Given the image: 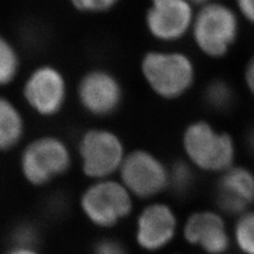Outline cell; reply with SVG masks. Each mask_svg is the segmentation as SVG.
Returning a JSON list of instances; mask_svg holds the SVG:
<instances>
[{
    "label": "cell",
    "mask_w": 254,
    "mask_h": 254,
    "mask_svg": "<svg viewBox=\"0 0 254 254\" xmlns=\"http://www.w3.org/2000/svg\"><path fill=\"white\" fill-rule=\"evenodd\" d=\"M182 147L194 169L222 174L234 166L236 146L231 134L205 121H195L186 127Z\"/></svg>",
    "instance_id": "6da1fadb"
},
{
    "label": "cell",
    "mask_w": 254,
    "mask_h": 254,
    "mask_svg": "<svg viewBox=\"0 0 254 254\" xmlns=\"http://www.w3.org/2000/svg\"><path fill=\"white\" fill-rule=\"evenodd\" d=\"M140 69L150 90L163 100L181 98L196 79L192 59L179 51L147 52L141 60Z\"/></svg>",
    "instance_id": "7a4b0ae2"
},
{
    "label": "cell",
    "mask_w": 254,
    "mask_h": 254,
    "mask_svg": "<svg viewBox=\"0 0 254 254\" xmlns=\"http://www.w3.org/2000/svg\"><path fill=\"white\" fill-rule=\"evenodd\" d=\"M197 3V2H196ZM190 30L194 43L205 57L221 59L235 44L240 22L237 13L220 2H198Z\"/></svg>",
    "instance_id": "3957f363"
},
{
    "label": "cell",
    "mask_w": 254,
    "mask_h": 254,
    "mask_svg": "<svg viewBox=\"0 0 254 254\" xmlns=\"http://www.w3.org/2000/svg\"><path fill=\"white\" fill-rule=\"evenodd\" d=\"M72 164L67 143L59 137L42 136L32 140L20 155V172L30 185L43 187L66 174Z\"/></svg>",
    "instance_id": "277c9868"
},
{
    "label": "cell",
    "mask_w": 254,
    "mask_h": 254,
    "mask_svg": "<svg viewBox=\"0 0 254 254\" xmlns=\"http://www.w3.org/2000/svg\"><path fill=\"white\" fill-rule=\"evenodd\" d=\"M79 205L92 225L111 228L130 215L133 197L120 180L109 178L93 181L81 195Z\"/></svg>",
    "instance_id": "5b68a950"
},
{
    "label": "cell",
    "mask_w": 254,
    "mask_h": 254,
    "mask_svg": "<svg viewBox=\"0 0 254 254\" xmlns=\"http://www.w3.org/2000/svg\"><path fill=\"white\" fill-rule=\"evenodd\" d=\"M77 150L83 173L93 181L109 179L119 173L127 155L121 138L106 128L85 131Z\"/></svg>",
    "instance_id": "8992f818"
},
{
    "label": "cell",
    "mask_w": 254,
    "mask_h": 254,
    "mask_svg": "<svg viewBox=\"0 0 254 254\" xmlns=\"http://www.w3.org/2000/svg\"><path fill=\"white\" fill-rule=\"evenodd\" d=\"M121 184L140 199H149L170 186V169L155 154L134 149L126 155L120 171Z\"/></svg>",
    "instance_id": "52a82bcc"
},
{
    "label": "cell",
    "mask_w": 254,
    "mask_h": 254,
    "mask_svg": "<svg viewBox=\"0 0 254 254\" xmlns=\"http://www.w3.org/2000/svg\"><path fill=\"white\" fill-rule=\"evenodd\" d=\"M67 92L65 76L51 65L39 66L32 71L22 88L28 106L42 117L59 114L66 103Z\"/></svg>",
    "instance_id": "ba28073f"
},
{
    "label": "cell",
    "mask_w": 254,
    "mask_h": 254,
    "mask_svg": "<svg viewBox=\"0 0 254 254\" xmlns=\"http://www.w3.org/2000/svg\"><path fill=\"white\" fill-rule=\"evenodd\" d=\"M196 6L186 0H155L145 13L148 33L162 43H175L190 33Z\"/></svg>",
    "instance_id": "9c48e42d"
},
{
    "label": "cell",
    "mask_w": 254,
    "mask_h": 254,
    "mask_svg": "<svg viewBox=\"0 0 254 254\" xmlns=\"http://www.w3.org/2000/svg\"><path fill=\"white\" fill-rule=\"evenodd\" d=\"M77 99L83 109L93 117H108L120 107L123 88L116 75L104 69H93L79 79Z\"/></svg>",
    "instance_id": "30bf717a"
},
{
    "label": "cell",
    "mask_w": 254,
    "mask_h": 254,
    "mask_svg": "<svg viewBox=\"0 0 254 254\" xmlns=\"http://www.w3.org/2000/svg\"><path fill=\"white\" fill-rule=\"evenodd\" d=\"M177 217L164 202H153L141 211L136 225V241L140 247L155 252L169 246L176 236Z\"/></svg>",
    "instance_id": "8fae6325"
},
{
    "label": "cell",
    "mask_w": 254,
    "mask_h": 254,
    "mask_svg": "<svg viewBox=\"0 0 254 254\" xmlns=\"http://www.w3.org/2000/svg\"><path fill=\"white\" fill-rule=\"evenodd\" d=\"M221 212L241 216L254 203V173L244 166H232L221 174L216 190Z\"/></svg>",
    "instance_id": "7c38bea8"
},
{
    "label": "cell",
    "mask_w": 254,
    "mask_h": 254,
    "mask_svg": "<svg viewBox=\"0 0 254 254\" xmlns=\"http://www.w3.org/2000/svg\"><path fill=\"white\" fill-rule=\"evenodd\" d=\"M184 237L209 254H224L230 246L226 222L214 211H198L190 215L184 227Z\"/></svg>",
    "instance_id": "4fadbf2b"
},
{
    "label": "cell",
    "mask_w": 254,
    "mask_h": 254,
    "mask_svg": "<svg viewBox=\"0 0 254 254\" xmlns=\"http://www.w3.org/2000/svg\"><path fill=\"white\" fill-rule=\"evenodd\" d=\"M25 120L18 107L0 95V152L17 146L25 134Z\"/></svg>",
    "instance_id": "5bb4252c"
},
{
    "label": "cell",
    "mask_w": 254,
    "mask_h": 254,
    "mask_svg": "<svg viewBox=\"0 0 254 254\" xmlns=\"http://www.w3.org/2000/svg\"><path fill=\"white\" fill-rule=\"evenodd\" d=\"M20 67V60L14 46L0 34V87L14 81Z\"/></svg>",
    "instance_id": "9a60e30c"
},
{
    "label": "cell",
    "mask_w": 254,
    "mask_h": 254,
    "mask_svg": "<svg viewBox=\"0 0 254 254\" xmlns=\"http://www.w3.org/2000/svg\"><path fill=\"white\" fill-rule=\"evenodd\" d=\"M204 102L211 109L225 111L232 106L234 102V92L228 83L221 79L211 82L203 93Z\"/></svg>",
    "instance_id": "2e32d148"
},
{
    "label": "cell",
    "mask_w": 254,
    "mask_h": 254,
    "mask_svg": "<svg viewBox=\"0 0 254 254\" xmlns=\"http://www.w3.org/2000/svg\"><path fill=\"white\" fill-rule=\"evenodd\" d=\"M234 241L244 254H254V211L249 210L237 217L233 231Z\"/></svg>",
    "instance_id": "e0dca14e"
},
{
    "label": "cell",
    "mask_w": 254,
    "mask_h": 254,
    "mask_svg": "<svg viewBox=\"0 0 254 254\" xmlns=\"http://www.w3.org/2000/svg\"><path fill=\"white\" fill-rule=\"evenodd\" d=\"M194 168L189 162H176L170 169V186L177 195H186L194 186Z\"/></svg>",
    "instance_id": "ac0fdd59"
},
{
    "label": "cell",
    "mask_w": 254,
    "mask_h": 254,
    "mask_svg": "<svg viewBox=\"0 0 254 254\" xmlns=\"http://www.w3.org/2000/svg\"><path fill=\"white\" fill-rule=\"evenodd\" d=\"M39 241V233L34 225L30 222H22L16 226L11 232V242L13 247L34 248Z\"/></svg>",
    "instance_id": "d6986e66"
},
{
    "label": "cell",
    "mask_w": 254,
    "mask_h": 254,
    "mask_svg": "<svg viewBox=\"0 0 254 254\" xmlns=\"http://www.w3.org/2000/svg\"><path fill=\"white\" fill-rule=\"evenodd\" d=\"M117 3V0H74L72 1L76 11L86 14H101L108 12Z\"/></svg>",
    "instance_id": "ffe728a7"
},
{
    "label": "cell",
    "mask_w": 254,
    "mask_h": 254,
    "mask_svg": "<svg viewBox=\"0 0 254 254\" xmlns=\"http://www.w3.org/2000/svg\"><path fill=\"white\" fill-rule=\"evenodd\" d=\"M93 254H127L124 245L115 238H103L94 245Z\"/></svg>",
    "instance_id": "44dd1931"
},
{
    "label": "cell",
    "mask_w": 254,
    "mask_h": 254,
    "mask_svg": "<svg viewBox=\"0 0 254 254\" xmlns=\"http://www.w3.org/2000/svg\"><path fill=\"white\" fill-rule=\"evenodd\" d=\"M236 4L238 7V13L254 26V0H241Z\"/></svg>",
    "instance_id": "7402d4cb"
},
{
    "label": "cell",
    "mask_w": 254,
    "mask_h": 254,
    "mask_svg": "<svg viewBox=\"0 0 254 254\" xmlns=\"http://www.w3.org/2000/svg\"><path fill=\"white\" fill-rule=\"evenodd\" d=\"M244 79L249 92L254 97V54L248 61L247 65H246Z\"/></svg>",
    "instance_id": "603a6c76"
},
{
    "label": "cell",
    "mask_w": 254,
    "mask_h": 254,
    "mask_svg": "<svg viewBox=\"0 0 254 254\" xmlns=\"http://www.w3.org/2000/svg\"><path fill=\"white\" fill-rule=\"evenodd\" d=\"M6 254H39L34 248H17L13 247Z\"/></svg>",
    "instance_id": "cb8c5ba5"
},
{
    "label": "cell",
    "mask_w": 254,
    "mask_h": 254,
    "mask_svg": "<svg viewBox=\"0 0 254 254\" xmlns=\"http://www.w3.org/2000/svg\"><path fill=\"white\" fill-rule=\"evenodd\" d=\"M248 142H249V146H250L251 150L254 153V128L251 130V132L249 134Z\"/></svg>",
    "instance_id": "d4e9b609"
}]
</instances>
